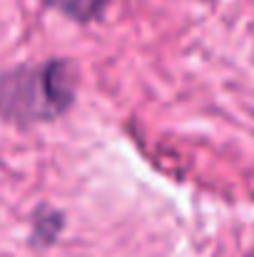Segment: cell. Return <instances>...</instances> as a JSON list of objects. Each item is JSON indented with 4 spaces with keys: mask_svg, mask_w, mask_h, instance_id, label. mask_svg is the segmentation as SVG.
<instances>
[{
    "mask_svg": "<svg viewBox=\"0 0 254 257\" xmlns=\"http://www.w3.org/2000/svg\"><path fill=\"white\" fill-rule=\"evenodd\" d=\"M78 95V70L70 60H45L0 73V117L18 127L65 115Z\"/></svg>",
    "mask_w": 254,
    "mask_h": 257,
    "instance_id": "obj_1",
    "label": "cell"
},
{
    "mask_svg": "<svg viewBox=\"0 0 254 257\" xmlns=\"http://www.w3.org/2000/svg\"><path fill=\"white\" fill-rule=\"evenodd\" d=\"M63 230V212L53 207H38L33 212V232H30V245L33 247H50Z\"/></svg>",
    "mask_w": 254,
    "mask_h": 257,
    "instance_id": "obj_2",
    "label": "cell"
},
{
    "mask_svg": "<svg viewBox=\"0 0 254 257\" xmlns=\"http://www.w3.org/2000/svg\"><path fill=\"white\" fill-rule=\"evenodd\" d=\"M249 257H254V252H252V255H249Z\"/></svg>",
    "mask_w": 254,
    "mask_h": 257,
    "instance_id": "obj_4",
    "label": "cell"
},
{
    "mask_svg": "<svg viewBox=\"0 0 254 257\" xmlns=\"http://www.w3.org/2000/svg\"><path fill=\"white\" fill-rule=\"evenodd\" d=\"M43 3L75 23H90L100 18L107 5V0H43Z\"/></svg>",
    "mask_w": 254,
    "mask_h": 257,
    "instance_id": "obj_3",
    "label": "cell"
}]
</instances>
